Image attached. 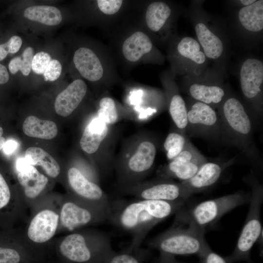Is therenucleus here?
<instances>
[{
	"mask_svg": "<svg viewBox=\"0 0 263 263\" xmlns=\"http://www.w3.org/2000/svg\"><path fill=\"white\" fill-rule=\"evenodd\" d=\"M21 38L17 36L12 37L6 43L2 44V46L9 53L14 54L19 51L22 45Z\"/></svg>",
	"mask_w": 263,
	"mask_h": 263,
	"instance_id": "58836bf2",
	"label": "nucleus"
},
{
	"mask_svg": "<svg viewBox=\"0 0 263 263\" xmlns=\"http://www.w3.org/2000/svg\"><path fill=\"white\" fill-rule=\"evenodd\" d=\"M34 51L31 47L26 48L21 56L13 58L10 61L8 67L10 72L15 74L19 71L27 76L32 69V62L33 58Z\"/></svg>",
	"mask_w": 263,
	"mask_h": 263,
	"instance_id": "7c9ffc66",
	"label": "nucleus"
},
{
	"mask_svg": "<svg viewBox=\"0 0 263 263\" xmlns=\"http://www.w3.org/2000/svg\"><path fill=\"white\" fill-rule=\"evenodd\" d=\"M243 96L256 116H261L263 109V63L253 56L244 59L239 71Z\"/></svg>",
	"mask_w": 263,
	"mask_h": 263,
	"instance_id": "9b49d317",
	"label": "nucleus"
},
{
	"mask_svg": "<svg viewBox=\"0 0 263 263\" xmlns=\"http://www.w3.org/2000/svg\"><path fill=\"white\" fill-rule=\"evenodd\" d=\"M256 0H240L232 1L234 6L242 7L250 5L253 3Z\"/></svg>",
	"mask_w": 263,
	"mask_h": 263,
	"instance_id": "a18cd8bd",
	"label": "nucleus"
},
{
	"mask_svg": "<svg viewBox=\"0 0 263 263\" xmlns=\"http://www.w3.org/2000/svg\"><path fill=\"white\" fill-rule=\"evenodd\" d=\"M106 220V210L98 207L91 209L73 202L65 203L60 212L61 224L70 230L93 222L99 223Z\"/></svg>",
	"mask_w": 263,
	"mask_h": 263,
	"instance_id": "2eb2a0df",
	"label": "nucleus"
},
{
	"mask_svg": "<svg viewBox=\"0 0 263 263\" xmlns=\"http://www.w3.org/2000/svg\"><path fill=\"white\" fill-rule=\"evenodd\" d=\"M217 110L221 125V141L239 149L252 160H256L249 113L227 86L225 96Z\"/></svg>",
	"mask_w": 263,
	"mask_h": 263,
	"instance_id": "f03ea898",
	"label": "nucleus"
},
{
	"mask_svg": "<svg viewBox=\"0 0 263 263\" xmlns=\"http://www.w3.org/2000/svg\"><path fill=\"white\" fill-rule=\"evenodd\" d=\"M24 157L30 165L42 167L46 173L52 178L57 177L60 173V168L57 162L40 148L31 147L28 148Z\"/></svg>",
	"mask_w": 263,
	"mask_h": 263,
	"instance_id": "a878e982",
	"label": "nucleus"
},
{
	"mask_svg": "<svg viewBox=\"0 0 263 263\" xmlns=\"http://www.w3.org/2000/svg\"><path fill=\"white\" fill-rule=\"evenodd\" d=\"M126 194L139 199L185 202L191 195L181 182L176 183L169 179L141 183L137 185L122 188Z\"/></svg>",
	"mask_w": 263,
	"mask_h": 263,
	"instance_id": "ddd939ff",
	"label": "nucleus"
},
{
	"mask_svg": "<svg viewBox=\"0 0 263 263\" xmlns=\"http://www.w3.org/2000/svg\"><path fill=\"white\" fill-rule=\"evenodd\" d=\"M3 131L1 127L0 126V151L3 149V147L6 142V140L2 136Z\"/></svg>",
	"mask_w": 263,
	"mask_h": 263,
	"instance_id": "49530a36",
	"label": "nucleus"
},
{
	"mask_svg": "<svg viewBox=\"0 0 263 263\" xmlns=\"http://www.w3.org/2000/svg\"><path fill=\"white\" fill-rule=\"evenodd\" d=\"M234 162V158L224 163L207 161L192 178L181 183L191 195L202 191L216 183L224 170Z\"/></svg>",
	"mask_w": 263,
	"mask_h": 263,
	"instance_id": "f3484780",
	"label": "nucleus"
},
{
	"mask_svg": "<svg viewBox=\"0 0 263 263\" xmlns=\"http://www.w3.org/2000/svg\"><path fill=\"white\" fill-rule=\"evenodd\" d=\"M204 233L189 226L187 228L173 226L149 240L147 244L161 253L173 255L196 254L200 256L210 248Z\"/></svg>",
	"mask_w": 263,
	"mask_h": 263,
	"instance_id": "39448f33",
	"label": "nucleus"
},
{
	"mask_svg": "<svg viewBox=\"0 0 263 263\" xmlns=\"http://www.w3.org/2000/svg\"><path fill=\"white\" fill-rule=\"evenodd\" d=\"M152 48V44L149 37L144 33L137 31L125 40L122 53L127 60L135 62L150 52Z\"/></svg>",
	"mask_w": 263,
	"mask_h": 263,
	"instance_id": "5701e85b",
	"label": "nucleus"
},
{
	"mask_svg": "<svg viewBox=\"0 0 263 263\" xmlns=\"http://www.w3.org/2000/svg\"><path fill=\"white\" fill-rule=\"evenodd\" d=\"M10 196L9 187L0 173V209L7 205L10 200Z\"/></svg>",
	"mask_w": 263,
	"mask_h": 263,
	"instance_id": "4c0bfd02",
	"label": "nucleus"
},
{
	"mask_svg": "<svg viewBox=\"0 0 263 263\" xmlns=\"http://www.w3.org/2000/svg\"><path fill=\"white\" fill-rule=\"evenodd\" d=\"M7 55L8 53L4 48L2 44H0V61L3 60Z\"/></svg>",
	"mask_w": 263,
	"mask_h": 263,
	"instance_id": "de8ad7c7",
	"label": "nucleus"
},
{
	"mask_svg": "<svg viewBox=\"0 0 263 263\" xmlns=\"http://www.w3.org/2000/svg\"><path fill=\"white\" fill-rule=\"evenodd\" d=\"M90 240H88L81 233L70 234L61 242L60 252L64 256L74 262H88L94 255L100 263H103L114 251L110 237L105 233L91 244H89Z\"/></svg>",
	"mask_w": 263,
	"mask_h": 263,
	"instance_id": "9d476101",
	"label": "nucleus"
},
{
	"mask_svg": "<svg viewBox=\"0 0 263 263\" xmlns=\"http://www.w3.org/2000/svg\"><path fill=\"white\" fill-rule=\"evenodd\" d=\"M250 196V192H237L202 202L188 212L183 208L176 213V223H188V226L205 232L207 226L214 223L226 213L249 203Z\"/></svg>",
	"mask_w": 263,
	"mask_h": 263,
	"instance_id": "20e7f679",
	"label": "nucleus"
},
{
	"mask_svg": "<svg viewBox=\"0 0 263 263\" xmlns=\"http://www.w3.org/2000/svg\"><path fill=\"white\" fill-rule=\"evenodd\" d=\"M20 256L14 249L0 247V263H19Z\"/></svg>",
	"mask_w": 263,
	"mask_h": 263,
	"instance_id": "e433bc0d",
	"label": "nucleus"
},
{
	"mask_svg": "<svg viewBox=\"0 0 263 263\" xmlns=\"http://www.w3.org/2000/svg\"><path fill=\"white\" fill-rule=\"evenodd\" d=\"M185 102L186 133L209 141H221V125L217 112L209 105L189 97Z\"/></svg>",
	"mask_w": 263,
	"mask_h": 263,
	"instance_id": "1a4fd4ad",
	"label": "nucleus"
},
{
	"mask_svg": "<svg viewBox=\"0 0 263 263\" xmlns=\"http://www.w3.org/2000/svg\"><path fill=\"white\" fill-rule=\"evenodd\" d=\"M30 165L25 157L19 158L17 162V169L19 172L29 166Z\"/></svg>",
	"mask_w": 263,
	"mask_h": 263,
	"instance_id": "c03bdc74",
	"label": "nucleus"
},
{
	"mask_svg": "<svg viewBox=\"0 0 263 263\" xmlns=\"http://www.w3.org/2000/svg\"><path fill=\"white\" fill-rule=\"evenodd\" d=\"M59 219L54 211L45 209L38 212L32 220L27 234L32 241L42 243L49 240L55 234Z\"/></svg>",
	"mask_w": 263,
	"mask_h": 263,
	"instance_id": "a211bd4d",
	"label": "nucleus"
},
{
	"mask_svg": "<svg viewBox=\"0 0 263 263\" xmlns=\"http://www.w3.org/2000/svg\"><path fill=\"white\" fill-rule=\"evenodd\" d=\"M109 125L97 116L86 125L80 140L82 150L88 154L96 152L108 136Z\"/></svg>",
	"mask_w": 263,
	"mask_h": 263,
	"instance_id": "412c9836",
	"label": "nucleus"
},
{
	"mask_svg": "<svg viewBox=\"0 0 263 263\" xmlns=\"http://www.w3.org/2000/svg\"><path fill=\"white\" fill-rule=\"evenodd\" d=\"M96 116L109 126L116 123L118 115L113 99L109 97L101 99Z\"/></svg>",
	"mask_w": 263,
	"mask_h": 263,
	"instance_id": "2f4dec72",
	"label": "nucleus"
},
{
	"mask_svg": "<svg viewBox=\"0 0 263 263\" xmlns=\"http://www.w3.org/2000/svg\"><path fill=\"white\" fill-rule=\"evenodd\" d=\"M104 263H140V261L133 252L117 253L114 251Z\"/></svg>",
	"mask_w": 263,
	"mask_h": 263,
	"instance_id": "72a5a7b5",
	"label": "nucleus"
},
{
	"mask_svg": "<svg viewBox=\"0 0 263 263\" xmlns=\"http://www.w3.org/2000/svg\"><path fill=\"white\" fill-rule=\"evenodd\" d=\"M62 66L59 61L56 59H52L43 74L45 81H53L60 75Z\"/></svg>",
	"mask_w": 263,
	"mask_h": 263,
	"instance_id": "c9c22d12",
	"label": "nucleus"
},
{
	"mask_svg": "<svg viewBox=\"0 0 263 263\" xmlns=\"http://www.w3.org/2000/svg\"><path fill=\"white\" fill-rule=\"evenodd\" d=\"M22 130L28 136L47 140L54 138L57 133V128L55 122L42 120L33 115L29 116L25 119Z\"/></svg>",
	"mask_w": 263,
	"mask_h": 263,
	"instance_id": "393cba45",
	"label": "nucleus"
},
{
	"mask_svg": "<svg viewBox=\"0 0 263 263\" xmlns=\"http://www.w3.org/2000/svg\"><path fill=\"white\" fill-rule=\"evenodd\" d=\"M179 73L185 75H199L207 68L209 60L196 39L184 37L178 40L175 48Z\"/></svg>",
	"mask_w": 263,
	"mask_h": 263,
	"instance_id": "4468645a",
	"label": "nucleus"
},
{
	"mask_svg": "<svg viewBox=\"0 0 263 263\" xmlns=\"http://www.w3.org/2000/svg\"><path fill=\"white\" fill-rule=\"evenodd\" d=\"M24 17L31 20L50 26L60 23L62 18L60 10L56 7L49 5H35L26 8Z\"/></svg>",
	"mask_w": 263,
	"mask_h": 263,
	"instance_id": "cd10ccee",
	"label": "nucleus"
},
{
	"mask_svg": "<svg viewBox=\"0 0 263 263\" xmlns=\"http://www.w3.org/2000/svg\"><path fill=\"white\" fill-rule=\"evenodd\" d=\"M157 152L156 143L146 139L139 142L118 169V180L122 188L141 183L154 164Z\"/></svg>",
	"mask_w": 263,
	"mask_h": 263,
	"instance_id": "6e6552de",
	"label": "nucleus"
},
{
	"mask_svg": "<svg viewBox=\"0 0 263 263\" xmlns=\"http://www.w3.org/2000/svg\"><path fill=\"white\" fill-rule=\"evenodd\" d=\"M187 14L194 27L196 39L206 57L214 63L215 68L226 74L229 51L226 26L205 11L202 2H193Z\"/></svg>",
	"mask_w": 263,
	"mask_h": 263,
	"instance_id": "7ed1b4c3",
	"label": "nucleus"
},
{
	"mask_svg": "<svg viewBox=\"0 0 263 263\" xmlns=\"http://www.w3.org/2000/svg\"><path fill=\"white\" fill-rule=\"evenodd\" d=\"M157 263H180L174 258V255L161 253L159 260Z\"/></svg>",
	"mask_w": 263,
	"mask_h": 263,
	"instance_id": "79ce46f5",
	"label": "nucleus"
},
{
	"mask_svg": "<svg viewBox=\"0 0 263 263\" xmlns=\"http://www.w3.org/2000/svg\"><path fill=\"white\" fill-rule=\"evenodd\" d=\"M185 202L139 199L111 200L107 220L129 233L132 244L128 251H138L149 232L157 224L184 207Z\"/></svg>",
	"mask_w": 263,
	"mask_h": 263,
	"instance_id": "f257e3e1",
	"label": "nucleus"
},
{
	"mask_svg": "<svg viewBox=\"0 0 263 263\" xmlns=\"http://www.w3.org/2000/svg\"><path fill=\"white\" fill-rule=\"evenodd\" d=\"M171 14V8L165 2L157 1L151 3L146 13L148 28L153 32H159L166 24Z\"/></svg>",
	"mask_w": 263,
	"mask_h": 263,
	"instance_id": "bb28decb",
	"label": "nucleus"
},
{
	"mask_svg": "<svg viewBox=\"0 0 263 263\" xmlns=\"http://www.w3.org/2000/svg\"><path fill=\"white\" fill-rule=\"evenodd\" d=\"M207 162V158L203 154L190 162L173 159L160 171L159 174L163 178H174L186 181L192 178Z\"/></svg>",
	"mask_w": 263,
	"mask_h": 263,
	"instance_id": "4be33fe9",
	"label": "nucleus"
},
{
	"mask_svg": "<svg viewBox=\"0 0 263 263\" xmlns=\"http://www.w3.org/2000/svg\"><path fill=\"white\" fill-rule=\"evenodd\" d=\"M87 90L84 81L74 80L56 96L55 102L56 113L63 117L70 115L84 97Z\"/></svg>",
	"mask_w": 263,
	"mask_h": 263,
	"instance_id": "6ab92c4d",
	"label": "nucleus"
},
{
	"mask_svg": "<svg viewBox=\"0 0 263 263\" xmlns=\"http://www.w3.org/2000/svg\"><path fill=\"white\" fill-rule=\"evenodd\" d=\"M67 175L71 188L78 196L107 211L110 200L97 184L89 181L75 167L69 169Z\"/></svg>",
	"mask_w": 263,
	"mask_h": 263,
	"instance_id": "dca6fc26",
	"label": "nucleus"
},
{
	"mask_svg": "<svg viewBox=\"0 0 263 263\" xmlns=\"http://www.w3.org/2000/svg\"><path fill=\"white\" fill-rule=\"evenodd\" d=\"M170 89L169 111L171 118L178 130L186 134L187 109L185 100L174 86Z\"/></svg>",
	"mask_w": 263,
	"mask_h": 263,
	"instance_id": "c85d7f7f",
	"label": "nucleus"
},
{
	"mask_svg": "<svg viewBox=\"0 0 263 263\" xmlns=\"http://www.w3.org/2000/svg\"><path fill=\"white\" fill-rule=\"evenodd\" d=\"M96 2L99 10L109 15L116 13L123 3L121 0H97Z\"/></svg>",
	"mask_w": 263,
	"mask_h": 263,
	"instance_id": "f704fd0d",
	"label": "nucleus"
},
{
	"mask_svg": "<svg viewBox=\"0 0 263 263\" xmlns=\"http://www.w3.org/2000/svg\"><path fill=\"white\" fill-rule=\"evenodd\" d=\"M73 61L81 75L90 81H98L103 75V68L99 59L89 48L78 49L74 54Z\"/></svg>",
	"mask_w": 263,
	"mask_h": 263,
	"instance_id": "aec40b11",
	"label": "nucleus"
},
{
	"mask_svg": "<svg viewBox=\"0 0 263 263\" xmlns=\"http://www.w3.org/2000/svg\"><path fill=\"white\" fill-rule=\"evenodd\" d=\"M225 75L215 67L207 68L199 75H185L183 88L189 97L217 109L226 93Z\"/></svg>",
	"mask_w": 263,
	"mask_h": 263,
	"instance_id": "0eeeda50",
	"label": "nucleus"
},
{
	"mask_svg": "<svg viewBox=\"0 0 263 263\" xmlns=\"http://www.w3.org/2000/svg\"><path fill=\"white\" fill-rule=\"evenodd\" d=\"M233 28L243 43L252 46L260 42L263 34V0L239 7L234 15Z\"/></svg>",
	"mask_w": 263,
	"mask_h": 263,
	"instance_id": "f8f14e48",
	"label": "nucleus"
},
{
	"mask_svg": "<svg viewBox=\"0 0 263 263\" xmlns=\"http://www.w3.org/2000/svg\"><path fill=\"white\" fill-rule=\"evenodd\" d=\"M200 257L203 263H228L226 259L212 251L210 248Z\"/></svg>",
	"mask_w": 263,
	"mask_h": 263,
	"instance_id": "ea45409f",
	"label": "nucleus"
},
{
	"mask_svg": "<svg viewBox=\"0 0 263 263\" xmlns=\"http://www.w3.org/2000/svg\"><path fill=\"white\" fill-rule=\"evenodd\" d=\"M18 143L13 140H9L6 141L3 147V150L4 152L9 155L12 153L17 148Z\"/></svg>",
	"mask_w": 263,
	"mask_h": 263,
	"instance_id": "a19ab883",
	"label": "nucleus"
},
{
	"mask_svg": "<svg viewBox=\"0 0 263 263\" xmlns=\"http://www.w3.org/2000/svg\"><path fill=\"white\" fill-rule=\"evenodd\" d=\"M18 179L24 188L25 195L31 199L37 197L45 188L48 181L45 176L32 165L19 171Z\"/></svg>",
	"mask_w": 263,
	"mask_h": 263,
	"instance_id": "b1692460",
	"label": "nucleus"
},
{
	"mask_svg": "<svg viewBox=\"0 0 263 263\" xmlns=\"http://www.w3.org/2000/svg\"><path fill=\"white\" fill-rule=\"evenodd\" d=\"M188 138L179 130L170 132L167 136L163 147L168 160L171 161L183 150Z\"/></svg>",
	"mask_w": 263,
	"mask_h": 263,
	"instance_id": "c756f323",
	"label": "nucleus"
},
{
	"mask_svg": "<svg viewBox=\"0 0 263 263\" xmlns=\"http://www.w3.org/2000/svg\"><path fill=\"white\" fill-rule=\"evenodd\" d=\"M52 60L50 55L44 52L37 53L33 56L32 62V69L37 74L44 73L50 62Z\"/></svg>",
	"mask_w": 263,
	"mask_h": 263,
	"instance_id": "473e14b6",
	"label": "nucleus"
},
{
	"mask_svg": "<svg viewBox=\"0 0 263 263\" xmlns=\"http://www.w3.org/2000/svg\"><path fill=\"white\" fill-rule=\"evenodd\" d=\"M9 79V75L6 68L0 64V84H5Z\"/></svg>",
	"mask_w": 263,
	"mask_h": 263,
	"instance_id": "37998d69",
	"label": "nucleus"
},
{
	"mask_svg": "<svg viewBox=\"0 0 263 263\" xmlns=\"http://www.w3.org/2000/svg\"><path fill=\"white\" fill-rule=\"evenodd\" d=\"M244 181L251 188L250 206L235 249L227 260L228 263L248 259L252 246L263 232L261 222V209L263 200V185L253 174L246 177Z\"/></svg>",
	"mask_w": 263,
	"mask_h": 263,
	"instance_id": "423d86ee",
	"label": "nucleus"
}]
</instances>
